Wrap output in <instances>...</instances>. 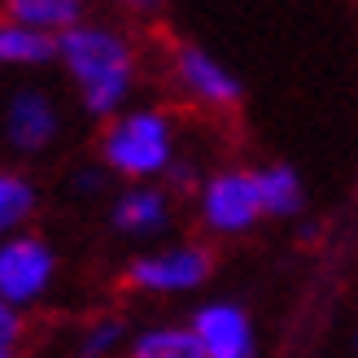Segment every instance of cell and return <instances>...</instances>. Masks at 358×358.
Returning <instances> with one entry per match:
<instances>
[{
    "label": "cell",
    "instance_id": "6da1fadb",
    "mask_svg": "<svg viewBox=\"0 0 358 358\" xmlns=\"http://www.w3.org/2000/svg\"><path fill=\"white\" fill-rule=\"evenodd\" d=\"M57 57L75 75L83 110L96 118H118L122 101H127L136 83V52L114 27L79 22L66 35H57Z\"/></svg>",
    "mask_w": 358,
    "mask_h": 358
},
{
    "label": "cell",
    "instance_id": "7a4b0ae2",
    "mask_svg": "<svg viewBox=\"0 0 358 358\" xmlns=\"http://www.w3.org/2000/svg\"><path fill=\"white\" fill-rule=\"evenodd\" d=\"M101 162L131 184L166 175L175 162V127L162 110H127L101 131Z\"/></svg>",
    "mask_w": 358,
    "mask_h": 358
},
{
    "label": "cell",
    "instance_id": "3957f363",
    "mask_svg": "<svg viewBox=\"0 0 358 358\" xmlns=\"http://www.w3.org/2000/svg\"><path fill=\"white\" fill-rule=\"evenodd\" d=\"M52 275H57V254L44 236L31 231H13L0 241V301L13 310L31 306L48 293Z\"/></svg>",
    "mask_w": 358,
    "mask_h": 358
},
{
    "label": "cell",
    "instance_id": "277c9868",
    "mask_svg": "<svg viewBox=\"0 0 358 358\" xmlns=\"http://www.w3.org/2000/svg\"><path fill=\"white\" fill-rule=\"evenodd\" d=\"M214 271V254L206 245H171L157 249V254L131 258L127 271H122V284L136 293H188L201 289Z\"/></svg>",
    "mask_w": 358,
    "mask_h": 358
},
{
    "label": "cell",
    "instance_id": "5b68a950",
    "mask_svg": "<svg viewBox=\"0 0 358 358\" xmlns=\"http://www.w3.org/2000/svg\"><path fill=\"white\" fill-rule=\"evenodd\" d=\"M196 192H201V223L219 236H241L262 219L254 171H241V166L214 171Z\"/></svg>",
    "mask_w": 358,
    "mask_h": 358
},
{
    "label": "cell",
    "instance_id": "8992f818",
    "mask_svg": "<svg viewBox=\"0 0 358 358\" xmlns=\"http://www.w3.org/2000/svg\"><path fill=\"white\" fill-rule=\"evenodd\" d=\"M175 79L188 96H196L201 105H210V110H231V105H241V92H245L241 79L231 75L214 52L196 48V44L175 48Z\"/></svg>",
    "mask_w": 358,
    "mask_h": 358
},
{
    "label": "cell",
    "instance_id": "52a82bcc",
    "mask_svg": "<svg viewBox=\"0 0 358 358\" xmlns=\"http://www.w3.org/2000/svg\"><path fill=\"white\" fill-rule=\"evenodd\" d=\"M188 328L206 358H254V324L236 301H210L192 315Z\"/></svg>",
    "mask_w": 358,
    "mask_h": 358
},
{
    "label": "cell",
    "instance_id": "ba28073f",
    "mask_svg": "<svg viewBox=\"0 0 358 358\" xmlns=\"http://www.w3.org/2000/svg\"><path fill=\"white\" fill-rule=\"evenodd\" d=\"M57 127H62V114H57V105H52L48 92H35V87L13 92L9 110H5V136H9L13 149L40 153L57 140Z\"/></svg>",
    "mask_w": 358,
    "mask_h": 358
},
{
    "label": "cell",
    "instance_id": "9c48e42d",
    "mask_svg": "<svg viewBox=\"0 0 358 358\" xmlns=\"http://www.w3.org/2000/svg\"><path fill=\"white\" fill-rule=\"evenodd\" d=\"M110 219L118 231H127V236H153V231H162L166 219H171V201L162 188H149V184H136L127 192L114 196V210Z\"/></svg>",
    "mask_w": 358,
    "mask_h": 358
},
{
    "label": "cell",
    "instance_id": "30bf717a",
    "mask_svg": "<svg viewBox=\"0 0 358 358\" xmlns=\"http://www.w3.org/2000/svg\"><path fill=\"white\" fill-rule=\"evenodd\" d=\"M254 184H258V201H262V214H275V219H293L306 206V188H301V175L284 162H271V166H258L254 171Z\"/></svg>",
    "mask_w": 358,
    "mask_h": 358
},
{
    "label": "cell",
    "instance_id": "8fae6325",
    "mask_svg": "<svg viewBox=\"0 0 358 358\" xmlns=\"http://www.w3.org/2000/svg\"><path fill=\"white\" fill-rule=\"evenodd\" d=\"M5 17L48 35V40H57V35H66L70 27L83 22V5L79 0H13L5 9Z\"/></svg>",
    "mask_w": 358,
    "mask_h": 358
},
{
    "label": "cell",
    "instance_id": "7c38bea8",
    "mask_svg": "<svg viewBox=\"0 0 358 358\" xmlns=\"http://www.w3.org/2000/svg\"><path fill=\"white\" fill-rule=\"evenodd\" d=\"M52 57H57V40L13 22V17H0V66H40Z\"/></svg>",
    "mask_w": 358,
    "mask_h": 358
},
{
    "label": "cell",
    "instance_id": "4fadbf2b",
    "mask_svg": "<svg viewBox=\"0 0 358 358\" xmlns=\"http://www.w3.org/2000/svg\"><path fill=\"white\" fill-rule=\"evenodd\" d=\"M127 358H206L201 345H196L192 328H175V324H162V328H149L140 332Z\"/></svg>",
    "mask_w": 358,
    "mask_h": 358
},
{
    "label": "cell",
    "instance_id": "5bb4252c",
    "mask_svg": "<svg viewBox=\"0 0 358 358\" xmlns=\"http://www.w3.org/2000/svg\"><path fill=\"white\" fill-rule=\"evenodd\" d=\"M31 210H35L31 179L17 175V171H0V241L13 236V231L22 227L31 219Z\"/></svg>",
    "mask_w": 358,
    "mask_h": 358
},
{
    "label": "cell",
    "instance_id": "9a60e30c",
    "mask_svg": "<svg viewBox=\"0 0 358 358\" xmlns=\"http://www.w3.org/2000/svg\"><path fill=\"white\" fill-rule=\"evenodd\" d=\"M122 336H127V324L118 315H101L79 332V358H110L122 345Z\"/></svg>",
    "mask_w": 358,
    "mask_h": 358
},
{
    "label": "cell",
    "instance_id": "2e32d148",
    "mask_svg": "<svg viewBox=\"0 0 358 358\" xmlns=\"http://www.w3.org/2000/svg\"><path fill=\"white\" fill-rule=\"evenodd\" d=\"M22 345V315L0 301V354H17Z\"/></svg>",
    "mask_w": 358,
    "mask_h": 358
},
{
    "label": "cell",
    "instance_id": "e0dca14e",
    "mask_svg": "<svg viewBox=\"0 0 358 358\" xmlns=\"http://www.w3.org/2000/svg\"><path fill=\"white\" fill-rule=\"evenodd\" d=\"M171 184H179V192H192V184H196V171L188 166V162H171Z\"/></svg>",
    "mask_w": 358,
    "mask_h": 358
},
{
    "label": "cell",
    "instance_id": "ac0fdd59",
    "mask_svg": "<svg viewBox=\"0 0 358 358\" xmlns=\"http://www.w3.org/2000/svg\"><path fill=\"white\" fill-rule=\"evenodd\" d=\"M96 184H101V171H79V188L83 192H96Z\"/></svg>",
    "mask_w": 358,
    "mask_h": 358
},
{
    "label": "cell",
    "instance_id": "d6986e66",
    "mask_svg": "<svg viewBox=\"0 0 358 358\" xmlns=\"http://www.w3.org/2000/svg\"><path fill=\"white\" fill-rule=\"evenodd\" d=\"M0 358H17V354H0Z\"/></svg>",
    "mask_w": 358,
    "mask_h": 358
}]
</instances>
